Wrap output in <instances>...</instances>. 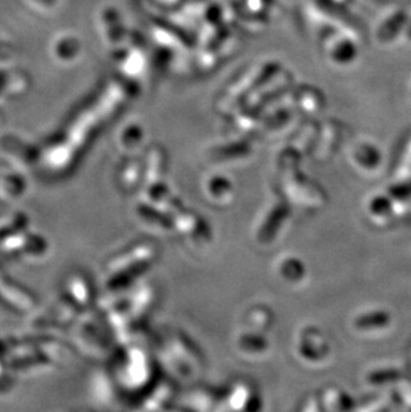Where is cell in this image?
<instances>
[{"label": "cell", "instance_id": "5", "mask_svg": "<svg viewBox=\"0 0 411 412\" xmlns=\"http://www.w3.org/2000/svg\"><path fill=\"white\" fill-rule=\"evenodd\" d=\"M390 195L398 200L411 198V183L396 184L390 188Z\"/></svg>", "mask_w": 411, "mask_h": 412}, {"label": "cell", "instance_id": "4", "mask_svg": "<svg viewBox=\"0 0 411 412\" xmlns=\"http://www.w3.org/2000/svg\"><path fill=\"white\" fill-rule=\"evenodd\" d=\"M391 208H393V203L387 197H378V198L374 199L370 204L371 213L377 216H385V215L389 214L391 211Z\"/></svg>", "mask_w": 411, "mask_h": 412}, {"label": "cell", "instance_id": "1", "mask_svg": "<svg viewBox=\"0 0 411 412\" xmlns=\"http://www.w3.org/2000/svg\"><path fill=\"white\" fill-rule=\"evenodd\" d=\"M390 321H391V316L389 312L378 310L359 316L357 321V326L359 330H375V328L378 330L390 324Z\"/></svg>", "mask_w": 411, "mask_h": 412}, {"label": "cell", "instance_id": "6", "mask_svg": "<svg viewBox=\"0 0 411 412\" xmlns=\"http://www.w3.org/2000/svg\"><path fill=\"white\" fill-rule=\"evenodd\" d=\"M359 159L364 162V165H366V166L373 167V166H375V165L380 163V153L375 151V150H373V148H370V153L361 155Z\"/></svg>", "mask_w": 411, "mask_h": 412}, {"label": "cell", "instance_id": "3", "mask_svg": "<svg viewBox=\"0 0 411 412\" xmlns=\"http://www.w3.org/2000/svg\"><path fill=\"white\" fill-rule=\"evenodd\" d=\"M405 23V15L403 14H398V15L391 17L390 22H387L380 31V38L382 39H391L399 29L403 26Z\"/></svg>", "mask_w": 411, "mask_h": 412}, {"label": "cell", "instance_id": "2", "mask_svg": "<svg viewBox=\"0 0 411 412\" xmlns=\"http://www.w3.org/2000/svg\"><path fill=\"white\" fill-rule=\"evenodd\" d=\"M402 379V372L396 368H383L374 371L369 375V382L371 384H387V383L399 382Z\"/></svg>", "mask_w": 411, "mask_h": 412}, {"label": "cell", "instance_id": "7", "mask_svg": "<svg viewBox=\"0 0 411 412\" xmlns=\"http://www.w3.org/2000/svg\"><path fill=\"white\" fill-rule=\"evenodd\" d=\"M398 390L401 392V397L403 399V404H406L408 409H411V384L401 382L398 386Z\"/></svg>", "mask_w": 411, "mask_h": 412}]
</instances>
